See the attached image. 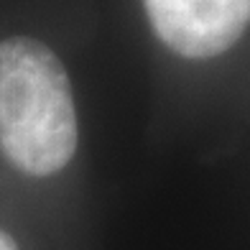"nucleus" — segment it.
<instances>
[{"label": "nucleus", "instance_id": "f257e3e1", "mask_svg": "<svg viewBox=\"0 0 250 250\" xmlns=\"http://www.w3.org/2000/svg\"><path fill=\"white\" fill-rule=\"evenodd\" d=\"M79 141L74 95L64 64L36 39L0 43V148L31 176H51Z\"/></svg>", "mask_w": 250, "mask_h": 250}, {"label": "nucleus", "instance_id": "f03ea898", "mask_svg": "<svg viewBox=\"0 0 250 250\" xmlns=\"http://www.w3.org/2000/svg\"><path fill=\"white\" fill-rule=\"evenodd\" d=\"M143 5L156 36L187 59L227 51L250 21V0H143Z\"/></svg>", "mask_w": 250, "mask_h": 250}, {"label": "nucleus", "instance_id": "7ed1b4c3", "mask_svg": "<svg viewBox=\"0 0 250 250\" xmlns=\"http://www.w3.org/2000/svg\"><path fill=\"white\" fill-rule=\"evenodd\" d=\"M0 250H21V248L16 245V240H13V237H10L8 232L0 230Z\"/></svg>", "mask_w": 250, "mask_h": 250}]
</instances>
